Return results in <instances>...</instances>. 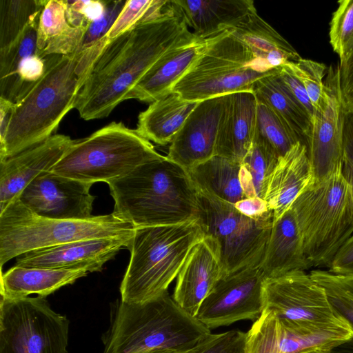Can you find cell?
Here are the masks:
<instances>
[{
	"label": "cell",
	"instance_id": "1",
	"mask_svg": "<svg viewBox=\"0 0 353 353\" xmlns=\"http://www.w3.org/2000/svg\"><path fill=\"white\" fill-rule=\"evenodd\" d=\"M190 30L181 9L169 1L157 19L107 42L74 105L81 119L107 117L151 67Z\"/></svg>",
	"mask_w": 353,
	"mask_h": 353
},
{
	"label": "cell",
	"instance_id": "2",
	"mask_svg": "<svg viewBox=\"0 0 353 353\" xmlns=\"http://www.w3.org/2000/svg\"><path fill=\"white\" fill-rule=\"evenodd\" d=\"M105 39L85 50L45 57L41 77L13 103L6 135L0 141V161L36 146L52 137L74 108L77 96Z\"/></svg>",
	"mask_w": 353,
	"mask_h": 353
},
{
	"label": "cell",
	"instance_id": "3",
	"mask_svg": "<svg viewBox=\"0 0 353 353\" xmlns=\"http://www.w3.org/2000/svg\"><path fill=\"white\" fill-rule=\"evenodd\" d=\"M113 214L136 228L174 225L199 219V191L187 170L154 161L108 183Z\"/></svg>",
	"mask_w": 353,
	"mask_h": 353
},
{
	"label": "cell",
	"instance_id": "4",
	"mask_svg": "<svg viewBox=\"0 0 353 353\" xmlns=\"http://www.w3.org/2000/svg\"><path fill=\"white\" fill-rule=\"evenodd\" d=\"M211 331L184 311L168 291L140 303L119 299L102 336L103 353H145L159 349L190 350Z\"/></svg>",
	"mask_w": 353,
	"mask_h": 353
},
{
	"label": "cell",
	"instance_id": "5",
	"mask_svg": "<svg viewBox=\"0 0 353 353\" xmlns=\"http://www.w3.org/2000/svg\"><path fill=\"white\" fill-rule=\"evenodd\" d=\"M205 235L199 219L137 228L127 245L130 258L119 288L121 300L140 303L167 292L193 247Z\"/></svg>",
	"mask_w": 353,
	"mask_h": 353
},
{
	"label": "cell",
	"instance_id": "6",
	"mask_svg": "<svg viewBox=\"0 0 353 353\" xmlns=\"http://www.w3.org/2000/svg\"><path fill=\"white\" fill-rule=\"evenodd\" d=\"M290 208L312 267H328L350 236L353 224V189L343 176L341 166L310 183Z\"/></svg>",
	"mask_w": 353,
	"mask_h": 353
},
{
	"label": "cell",
	"instance_id": "7",
	"mask_svg": "<svg viewBox=\"0 0 353 353\" xmlns=\"http://www.w3.org/2000/svg\"><path fill=\"white\" fill-rule=\"evenodd\" d=\"M163 158L136 129L112 122L88 137L74 140L51 172L85 183H108Z\"/></svg>",
	"mask_w": 353,
	"mask_h": 353
},
{
	"label": "cell",
	"instance_id": "8",
	"mask_svg": "<svg viewBox=\"0 0 353 353\" xmlns=\"http://www.w3.org/2000/svg\"><path fill=\"white\" fill-rule=\"evenodd\" d=\"M136 228L113 213L87 219L40 216L14 200L0 213V265L26 252L76 241L134 234Z\"/></svg>",
	"mask_w": 353,
	"mask_h": 353
},
{
	"label": "cell",
	"instance_id": "9",
	"mask_svg": "<svg viewBox=\"0 0 353 353\" xmlns=\"http://www.w3.org/2000/svg\"><path fill=\"white\" fill-rule=\"evenodd\" d=\"M256 59L228 30L214 41L175 84L172 92L201 101L242 91L276 71Z\"/></svg>",
	"mask_w": 353,
	"mask_h": 353
},
{
	"label": "cell",
	"instance_id": "10",
	"mask_svg": "<svg viewBox=\"0 0 353 353\" xmlns=\"http://www.w3.org/2000/svg\"><path fill=\"white\" fill-rule=\"evenodd\" d=\"M199 220L205 234L217 241L224 274L259 267L263 262L274 220H255L233 204L199 192Z\"/></svg>",
	"mask_w": 353,
	"mask_h": 353
},
{
	"label": "cell",
	"instance_id": "11",
	"mask_svg": "<svg viewBox=\"0 0 353 353\" xmlns=\"http://www.w3.org/2000/svg\"><path fill=\"white\" fill-rule=\"evenodd\" d=\"M69 325L44 297H1L0 353H68Z\"/></svg>",
	"mask_w": 353,
	"mask_h": 353
},
{
	"label": "cell",
	"instance_id": "12",
	"mask_svg": "<svg viewBox=\"0 0 353 353\" xmlns=\"http://www.w3.org/2000/svg\"><path fill=\"white\" fill-rule=\"evenodd\" d=\"M265 308L279 322L298 330H313L345 324L333 313L324 290L305 271L265 278Z\"/></svg>",
	"mask_w": 353,
	"mask_h": 353
},
{
	"label": "cell",
	"instance_id": "13",
	"mask_svg": "<svg viewBox=\"0 0 353 353\" xmlns=\"http://www.w3.org/2000/svg\"><path fill=\"white\" fill-rule=\"evenodd\" d=\"M261 268L225 275L201 303L196 318L210 330L243 320H256L265 308Z\"/></svg>",
	"mask_w": 353,
	"mask_h": 353
},
{
	"label": "cell",
	"instance_id": "14",
	"mask_svg": "<svg viewBox=\"0 0 353 353\" xmlns=\"http://www.w3.org/2000/svg\"><path fill=\"white\" fill-rule=\"evenodd\" d=\"M326 99L316 110L305 146L315 181L341 166L343 132L346 113L342 99L339 65L327 69L324 80Z\"/></svg>",
	"mask_w": 353,
	"mask_h": 353
},
{
	"label": "cell",
	"instance_id": "15",
	"mask_svg": "<svg viewBox=\"0 0 353 353\" xmlns=\"http://www.w3.org/2000/svg\"><path fill=\"white\" fill-rule=\"evenodd\" d=\"M92 183L46 172L37 177L18 199L36 214L50 219L82 220L92 216Z\"/></svg>",
	"mask_w": 353,
	"mask_h": 353
},
{
	"label": "cell",
	"instance_id": "16",
	"mask_svg": "<svg viewBox=\"0 0 353 353\" xmlns=\"http://www.w3.org/2000/svg\"><path fill=\"white\" fill-rule=\"evenodd\" d=\"M133 236L90 239L32 250L16 258L14 265L101 272Z\"/></svg>",
	"mask_w": 353,
	"mask_h": 353
},
{
	"label": "cell",
	"instance_id": "17",
	"mask_svg": "<svg viewBox=\"0 0 353 353\" xmlns=\"http://www.w3.org/2000/svg\"><path fill=\"white\" fill-rule=\"evenodd\" d=\"M226 96L199 101L171 142L168 159L188 171L215 155Z\"/></svg>",
	"mask_w": 353,
	"mask_h": 353
},
{
	"label": "cell",
	"instance_id": "18",
	"mask_svg": "<svg viewBox=\"0 0 353 353\" xmlns=\"http://www.w3.org/2000/svg\"><path fill=\"white\" fill-rule=\"evenodd\" d=\"M223 32L203 37L189 31L151 67L125 100L151 103L172 92L175 84Z\"/></svg>",
	"mask_w": 353,
	"mask_h": 353
},
{
	"label": "cell",
	"instance_id": "19",
	"mask_svg": "<svg viewBox=\"0 0 353 353\" xmlns=\"http://www.w3.org/2000/svg\"><path fill=\"white\" fill-rule=\"evenodd\" d=\"M74 141L69 136L54 134L36 146L0 161V213L37 177L51 171Z\"/></svg>",
	"mask_w": 353,
	"mask_h": 353
},
{
	"label": "cell",
	"instance_id": "20",
	"mask_svg": "<svg viewBox=\"0 0 353 353\" xmlns=\"http://www.w3.org/2000/svg\"><path fill=\"white\" fill-rule=\"evenodd\" d=\"M225 276L217 241L205 234L192 249L176 278L175 302L192 316Z\"/></svg>",
	"mask_w": 353,
	"mask_h": 353
},
{
	"label": "cell",
	"instance_id": "21",
	"mask_svg": "<svg viewBox=\"0 0 353 353\" xmlns=\"http://www.w3.org/2000/svg\"><path fill=\"white\" fill-rule=\"evenodd\" d=\"M257 99L253 91L227 94L221 117L215 155L241 164L254 141Z\"/></svg>",
	"mask_w": 353,
	"mask_h": 353
},
{
	"label": "cell",
	"instance_id": "22",
	"mask_svg": "<svg viewBox=\"0 0 353 353\" xmlns=\"http://www.w3.org/2000/svg\"><path fill=\"white\" fill-rule=\"evenodd\" d=\"M314 180L307 148L298 142L278 159L268 180L265 200L273 211L274 221Z\"/></svg>",
	"mask_w": 353,
	"mask_h": 353
},
{
	"label": "cell",
	"instance_id": "23",
	"mask_svg": "<svg viewBox=\"0 0 353 353\" xmlns=\"http://www.w3.org/2000/svg\"><path fill=\"white\" fill-rule=\"evenodd\" d=\"M261 268L265 278L312 268L291 208L274 221Z\"/></svg>",
	"mask_w": 353,
	"mask_h": 353
},
{
	"label": "cell",
	"instance_id": "24",
	"mask_svg": "<svg viewBox=\"0 0 353 353\" xmlns=\"http://www.w3.org/2000/svg\"><path fill=\"white\" fill-rule=\"evenodd\" d=\"M196 35L207 37L236 25L256 12L251 0H172Z\"/></svg>",
	"mask_w": 353,
	"mask_h": 353
},
{
	"label": "cell",
	"instance_id": "25",
	"mask_svg": "<svg viewBox=\"0 0 353 353\" xmlns=\"http://www.w3.org/2000/svg\"><path fill=\"white\" fill-rule=\"evenodd\" d=\"M228 30L270 69L301 59L292 45L257 12L248 14Z\"/></svg>",
	"mask_w": 353,
	"mask_h": 353
},
{
	"label": "cell",
	"instance_id": "26",
	"mask_svg": "<svg viewBox=\"0 0 353 353\" xmlns=\"http://www.w3.org/2000/svg\"><path fill=\"white\" fill-rule=\"evenodd\" d=\"M1 297L19 299L31 294L46 298L61 288L74 283L88 272L84 270H61L14 265L1 272Z\"/></svg>",
	"mask_w": 353,
	"mask_h": 353
},
{
	"label": "cell",
	"instance_id": "27",
	"mask_svg": "<svg viewBox=\"0 0 353 353\" xmlns=\"http://www.w3.org/2000/svg\"><path fill=\"white\" fill-rule=\"evenodd\" d=\"M199 101H188L171 92L139 113L137 131L159 145L171 143Z\"/></svg>",
	"mask_w": 353,
	"mask_h": 353
},
{
	"label": "cell",
	"instance_id": "28",
	"mask_svg": "<svg viewBox=\"0 0 353 353\" xmlns=\"http://www.w3.org/2000/svg\"><path fill=\"white\" fill-rule=\"evenodd\" d=\"M85 30L69 23L64 0H47L39 18L36 55L43 59L79 52Z\"/></svg>",
	"mask_w": 353,
	"mask_h": 353
},
{
	"label": "cell",
	"instance_id": "29",
	"mask_svg": "<svg viewBox=\"0 0 353 353\" xmlns=\"http://www.w3.org/2000/svg\"><path fill=\"white\" fill-rule=\"evenodd\" d=\"M279 68L275 72L257 80L252 91L256 99L274 111L305 145L312 118L283 82L279 74Z\"/></svg>",
	"mask_w": 353,
	"mask_h": 353
},
{
	"label": "cell",
	"instance_id": "30",
	"mask_svg": "<svg viewBox=\"0 0 353 353\" xmlns=\"http://www.w3.org/2000/svg\"><path fill=\"white\" fill-rule=\"evenodd\" d=\"M241 164L214 155L188 170L199 192L234 204L245 197L240 181Z\"/></svg>",
	"mask_w": 353,
	"mask_h": 353
},
{
	"label": "cell",
	"instance_id": "31",
	"mask_svg": "<svg viewBox=\"0 0 353 353\" xmlns=\"http://www.w3.org/2000/svg\"><path fill=\"white\" fill-rule=\"evenodd\" d=\"M279 324L281 353L330 352L352 335L346 324L308 331L292 329L279 322Z\"/></svg>",
	"mask_w": 353,
	"mask_h": 353
},
{
	"label": "cell",
	"instance_id": "32",
	"mask_svg": "<svg viewBox=\"0 0 353 353\" xmlns=\"http://www.w3.org/2000/svg\"><path fill=\"white\" fill-rule=\"evenodd\" d=\"M278 159L266 147L253 141L241 163L240 181L246 198L265 199L268 180Z\"/></svg>",
	"mask_w": 353,
	"mask_h": 353
},
{
	"label": "cell",
	"instance_id": "33",
	"mask_svg": "<svg viewBox=\"0 0 353 353\" xmlns=\"http://www.w3.org/2000/svg\"><path fill=\"white\" fill-rule=\"evenodd\" d=\"M254 141L266 147L278 158L301 142L289 125L268 105L258 99Z\"/></svg>",
	"mask_w": 353,
	"mask_h": 353
},
{
	"label": "cell",
	"instance_id": "34",
	"mask_svg": "<svg viewBox=\"0 0 353 353\" xmlns=\"http://www.w3.org/2000/svg\"><path fill=\"white\" fill-rule=\"evenodd\" d=\"M310 275L324 290L334 315L353 334V272L336 274L316 269Z\"/></svg>",
	"mask_w": 353,
	"mask_h": 353
},
{
	"label": "cell",
	"instance_id": "35",
	"mask_svg": "<svg viewBox=\"0 0 353 353\" xmlns=\"http://www.w3.org/2000/svg\"><path fill=\"white\" fill-rule=\"evenodd\" d=\"M47 0H0V50L9 47L42 11Z\"/></svg>",
	"mask_w": 353,
	"mask_h": 353
},
{
	"label": "cell",
	"instance_id": "36",
	"mask_svg": "<svg viewBox=\"0 0 353 353\" xmlns=\"http://www.w3.org/2000/svg\"><path fill=\"white\" fill-rule=\"evenodd\" d=\"M39 15L25 28L13 43L7 48L0 50V90L11 81L23 61L36 54Z\"/></svg>",
	"mask_w": 353,
	"mask_h": 353
},
{
	"label": "cell",
	"instance_id": "37",
	"mask_svg": "<svg viewBox=\"0 0 353 353\" xmlns=\"http://www.w3.org/2000/svg\"><path fill=\"white\" fill-rule=\"evenodd\" d=\"M168 0H128L105 38L107 42L135 26L159 17Z\"/></svg>",
	"mask_w": 353,
	"mask_h": 353
},
{
	"label": "cell",
	"instance_id": "38",
	"mask_svg": "<svg viewBox=\"0 0 353 353\" xmlns=\"http://www.w3.org/2000/svg\"><path fill=\"white\" fill-rule=\"evenodd\" d=\"M243 353H281L279 321L272 311L264 309L245 333Z\"/></svg>",
	"mask_w": 353,
	"mask_h": 353
},
{
	"label": "cell",
	"instance_id": "39",
	"mask_svg": "<svg viewBox=\"0 0 353 353\" xmlns=\"http://www.w3.org/2000/svg\"><path fill=\"white\" fill-rule=\"evenodd\" d=\"M330 45L340 59L345 60L353 50V0H341L330 23Z\"/></svg>",
	"mask_w": 353,
	"mask_h": 353
},
{
	"label": "cell",
	"instance_id": "40",
	"mask_svg": "<svg viewBox=\"0 0 353 353\" xmlns=\"http://www.w3.org/2000/svg\"><path fill=\"white\" fill-rule=\"evenodd\" d=\"M291 64L303 83L314 110L320 109L326 99L323 80L327 72L326 65L323 63L302 58L297 61H292Z\"/></svg>",
	"mask_w": 353,
	"mask_h": 353
},
{
	"label": "cell",
	"instance_id": "41",
	"mask_svg": "<svg viewBox=\"0 0 353 353\" xmlns=\"http://www.w3.org/2000/svg\"><path fill=\"white\" fill-rule=\"evenodd\" d=\"M125 2V0L106 1L103 14L86 28L79 51L89 48L105 38Z\"/></svg>",
	"mask_w": 353,
	"mask_h": 353
},
{
	"label": "cell",
	"instance_id": "42",
	"mask_svg": "<svg viewBox=\"0 0 353 353\" xmlns=\"http://www.w3.org/2000/svg\"><path fill=\"white\" fill-rule=\"evenodd\" d=\"M245 332L238 330L210 334L196 347L194 353H243Z\"/></svg>",
	"mask_w": 353,
	"mask_h": 353
},
{
	"label": "cell",
	"instance_id": "43",
	"mask_svg": "<svg viewBox=\"0 0 353 353\" xmlns=\"http://www.w3.org/2000/svg\"><path fill=\"white\" fill-rule=\"evenodd\" d=\"M105 0H64L65 14L69 23L75 28H87L98 19L105 8Z\"/></svg>",
	"mask_w": 353,
	"mask_h": 353
},
{
	"label": "cell",
	"instance_id": "44",
	"mask_svg": "<svg viewBox=\"0 0 353 353\" xmlns=\"http://www.w3.org/2000/svg\"><path fill=\"white\" fill-rule=\"evenodd\" d=\"M341 171L353 189V113L346 112L343 132V155ZM353 233V224L350 235Z\"/></svg>",
	"mask_w": 353,
	"mask_h": 353
},
{
	"label": "cell",
	"instance_id": "45",
	"mask_svg": "<svg viewBox=\"0 0 353 353\" xmlns=\"http://www.w3.org/2000/svg\"><path fill=\"white\" fill-rule=\"evenodd\" d=\"M292 61H288L279 68V74L296 99L307 111L312 119L315 110L308 97L307 92L294 72Z\"/></svg>",
	"mask_w": 353,
	"mask_h": 353
},
{
	"label": "cell",
	"instance_id": "46",
	"mask_svg": "<svg viewBox=\"0 0 353 353\" xmlns=\"http://www.w3.org/2000/svg\"><path fill=\"white\" fill-rule=\"evenodd\" d=\"M340 87L346 112L353 113V50L339 63Z\"/></svg>",
	"mask_w": 353,
	"mask_h": 353
},
{
	"label": "cell",
	"instance_id": "47",
	"mask_svg": "<svg viewBox=\"0 0 353 353\" xmlns=\"http://www.w3.org/2000/svg\"><path fill=\"white\" fill-rule=\"evenodd\" d=\"M234 208L243 215L255 220L273 219V211L266 201L260 197L245 198L234 204Z\"/></svg>",
	"mask_w": 353,
	"mask_h": 353
},
{
	"label": "cell",
	"instance_id": "48",
	"mask_svg": "<svg viewBox=\"0 0 353 353\" xmlns=\"http://www.w3.org/2000/svg\"><path fill=\"white\" fill-rule=\"evenodd\" d=\"M327 268L336 274L353 272V233L341 246Z\"/></svg>",
	"mask_w": 353,
	"mask_h": 353
},
{
	"label": "cell",
	"instance_id": "49",
	"mask_svg": "<svg viewBox=\"0 0 353 353\" xmlns=\"http://www.w3.org/2000/svg\"><path fill=\"white\" fill-rule=\"evenodd\" d=\"M12 106L13 103L0 97V141L7 132Z\"/></svg>",
	"mask_w": 353,
	"mask_h": 353
},
{
	"label": "cell",
	"instance_id": "50",
	"mask_svg": "<svg viewBox=\"0 0 353 353\" xmlns=\"http://www.w3.org/2000/svg\"><path fill=\"white\" fill-rule=\"evenodd\" d=\"M330 353H353V334L350 338L334 347Z\"/></svg>",
	"mask_w": 353,
	"mask_h": 353
},
{
	"label": "cell",
	"instance_id": "51",
	"mask_svg": "<svg viewBox=\"0 0 353 353\" xmlns=\"http://www.w3.org/2000/svg\"><path fill=\"white\" fill-rule=\"evenodd\" d=\"M196 347L190 350H175V349H159V350L147 352L145 353H194L196 351Z\"/></svg>",
	"mask_w": 353,
	"mask_h": 353
},
{
	"label": "cell",
	"instance_id": "52",
	"mask_svg": "<svg viewBox=\"0 0 353 353\" xmlns=\"http://www.w3.org/2000/svg\"><path fill=\"white\" fill-rule=\"evenodd\" d=\"M308 353H330V352H326V351H314V352H308Z\"/></svg>",
	"mask_w": 353,
	"mask_h": 353
}]
</instances>
